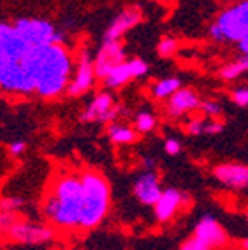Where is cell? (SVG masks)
Segmentation results:
<instances>
[{
  "instance_id": "cell-26",
  "label": "cell",
  "mask_w": 248,
  "mask_h": 250,
  "mask_svg": "<svg viewBox=\"0 0 248 250\" xmlns=\"http://www.w3.org/2000/svg\"><path fill=\"white\" fill-rule=\"evenodd\" d=\"M181 250H212L207 243H203L202 240H198L196 236L186 240V242L181 245Z\"/></svg>"
},
{
  "instance_id": "cell-12",
  "label": "cell",
  "mask_w": 248,
  "mask_h": 250,
  "mask_svg": "<svg viewBox=\"0 0 248 250\" xmlns=\"http://www.w3.org/2000/svg\"><path fill=\"white\" fill-rule=\"evenodd\" d=\"M132 193L143 205H153L155 207V203L158 202L163 193L162 186H160L158 174L153 170H146L144 174H141L132 186Z\"/></svg>"
},
{
  "instance_id": "cell-10",
  "label": "cell",
  "mask_w": 248,
  "mask_h": 250,
  "mask_svg": "<svg viewBox=\"0 0 248 250\" xmlns=\"http://www.w3.org/2000/svg\"><path fill=\"white\" fill-rule=\"evenodd\" d=\"M146 73H147V64L143 59L136 58V59H130V61H124L106 75L104 85L109 87V89H117V87L125 85L132 78H139Z\"/></svg>"
},
{
  "instance_id": "cell-34",
  "label": "cell",
  "mask_w": 248,
  "mask_h": 250,
  "mask_svg": "<svg viewBox=\"0 0 248 250\" xmlns=\"http://www.w3.org/2000/svg\"><path fill=\"white\" fill-rule=\"evenodd\" d=\"M247 212H248V210H247Z\"/></svg>"
},
{
  "instance_id": "cell-19",
  "label": "cell",
  "mask_w": 248,
  "mask_h": 250,
  "mask_svg": "<svg viewBox=\"0 0 248 250\" xmlns=\"http://www.w3.org/2000/svg\"><path fill=\"white\" fill-rule=\"evenodd\" d=\"M181 89V80L175 77L170 78H163V80H158V82L153 85V96L156 99H167L172 98L177 90Z\"/></svg>"
},
{
  "instance_id": "cell-30",
  "label": "cell",
  "mask_w": 248,
  "mask_h": 250,
  "mask_svg": "<svg viewBox=\"0 0 248 250\" xmlns=\"http://www.w3.org/2000/svg\"><path fill=\"white\" fill-rule=\"evenodd\" d=\"M26 151V143L24 141H12L11 145H9V153L12 156H20Z\"/></svg>"
},
{
  "instance_id": "cell-33",
  "label": "cell",
  "mask_w": 248,
  "mask_h": 250,
  "mask_svg": "<svg viewBox=\"0 0 248 250\" xmlns=\"http://www.w3.org/2000/svg\"><path fill=\"white\" fill-rule=\"evenodd\" d=\"M241 249H243V250H248V238L241 242Z\"/></svg>"
},
{
  "instance_id": "cell-17",
  "label": "cell",
  "mask_w": 248,
  "mask_h": 250,
  "mask_svg": "<svg viewBox=\"0 0 248 250\" xmlns=\"http://www.w3.org/2000/svg\"><path fill=\"white\" fill-rule=\"evenodd\" d=\"M202 104V99L191 89H179L168 101V113L170 117H181V115L198 109Z\"/></svg>"
},
{
  "instance_id": "cell-9",
  "label": "cell",
  "mask_w": 248,
  "mask_h": 250,
  "mask_svg": "<svg viewBox=\"0 0 248 250\" xmlns=\"http://www.w3.org/2000/svg\"><path fill=\"white\" fill-rule=\"evenodd\" d=\"M96 68H94V61L90 58L89 51H83L80 54V59H78V66L77 71H75V77L71 78V82L68 83V89L66 92L77 98V96H82L83 92L92 87L94 78H96Z\"/></svg>"
},
{
  "instance_id": "cell-4",
  "label": "cell",
  "mask_w": 248,
  "mask_h": 250,
  "mask_svg": "<svg viewBox=\"0 0 248 250\" xmlns=\"http://www.w3.org/2000/svg\"><path fill=\"white\" fill-rule=\"evenodd\" d=\"M210 35L215 40H229L240 43L248 37V0L224 11L210 28Z\"/></svg>"
},
{
  "instance_id": "cell-24",
  "label": "cell",
  "mask_w": 248,
  "mask_h": 250,
  "mask_svg": "<svg viewBox=\"0 0 248 250\" xmlns=\"http://www.w3.org/2000/svg\"><path fill=\"white\" fill-rule=\"evenodd\" d=\"M23 198L20 196H5L2 200V210H12V212H18V208L23 207Z\"/></svg>"
},
{
  "instance_id": "cell-27",
  "label": "cell",
  "mask_w": 248,
  "mask_h": 250,
  "mask_svg": "<svg viewBox=\"0 0 248 250\" xmlns=\"http://www.w3.org/2000/svg\"><path fill=\"white\" fill-rule=\"evenodd\" d=\"M163 149H165V153L170 156H175L181 153V149H183V146H181V141H177L175 137H168L167 141H165V145H163Z\"/></svg>"
},
{
  "instance_id": "cell-3",
  "label": "cell",
  "mask_w": 248,
  "mask_h": 250,
  "mask_svg": "<svg viewBox=\"0 0 248 250\" xmlns=\"http://www.w3.org/2000/svg\"><path fill=\"white\" fill-rule=\"evenodd\" d=\"M83 184V210L80 229H94L103 223L109 210V184L101 174L85 170L80 174Z\"/></svg>"
},
{
  "instance_id": "cell-2",
  "label": "cell",
  "mask_w": 248,
  "mask_h": 250,
  "mask_svg": "<svg viewBox=\"0 0 248 250\" xmlns=\"http://www.w3.org/2000/svg\"><path fill=\"white\" fill-rule=\"evenodd\" d=\"M83 210V184L82 177L64 174L54 184L43 200L42 212L52 226L59 229L80 228Z\"/></svg>"
},
{
  "instance_id": "cell-21",
  "label": "cell",
  "mask_w": 248,
  "mask_h": 250,
  "mask_svg": "<svg viewBox=\"0 0 248 250\" xmlns=\"http://www.w3.org/2000/svg\"><path fill=\"white\" fill-rule=\"evenodd\" d=\"M134 124H136L137 132L147 134V132H151V130L155 129L156 120H155V117L149 113V111H139V113L136 115V120H134Z\"/></svg>"
},
{
  "instance_id": "cell-22",
  "label": "cell",
  "mask_w": 248,
  "mask_h": 250,
  "mask_svg": "<svg viewBox=\"0 0 248 250\" xmlns=\"http://www.w3.org/2000/svg\"><path fill=\"white\" fill-rule=\"evenodd\" d=\"M177 51V40L170 39V37H165V39L160 40L158 43V54L163 56V58H170V56L175 54Z\"/></svg>"
},
{
  "instance_id": "cell-7",
  "label": "cell",
  "mask_w": 248,
  "mask_h": 250,
  "mask_svg": "<svg viewBox=\"0 0 248 250\" xmlns=\"http://www.w3.org/2000/svg\"><path fill=\"white\" fill-rule=\"evenodd\" d=\"M0 83H2V89L9 92H37L35 80L21 66V62L11 61V59H2L0 62Z\"/></svg>"
},
{
  "instance_id": "cell-1",
  "label": "cell",
  "mask_w": 248,
  "mask_h": 250,
  "mask_svg": "<svg viewBox=\"0 0 248 250\" xmlns=\"http://www.w3.org/2000/svg\"><path fill=\"white\" fill-rule=\"evenodd\" d=\"M18 62L35 80L37 94L42 98H58L68 89L71 61L61 43L31 47Z\"/></svg>"
},
{
  "instance_id": "cell-23",
  "label": "cell",
  "mask_w": 248,
  "mask_h": 250,
  "mask_svg": "<svg viewBox=\"0 0 248 250\" xmlns=\"http://www.w3.org/2000/svg\"><path fill=\"white\" fill-rule=\"evenodd\" d=\"M200 109H202L203 113H205V117H210V118H217V117H221V113H222V106L219 104V103L212 101V99L202 101V104H200Z\"/></svg>"
},
{
  "instance_id": "cell-20",
  "label": "cell",
  "mask_w": 248,
  "mask_h": 250,
  "mask_svg": "<svg viewBox=\"0 0 248 250\" xmlns=\"http://www.w3.org/2000/svg\"><path fill=\"white\" fill-rule=\"evenodd\" d=\"M245 71H248V54H243L241 58H238L236 61L229 62L221 70V77L224 80H234L240 75H243Z\"/></svg>"
},
{
  "instance_id": "cell-29",
  "label": "cell",
  "mask_w": 248,
  "mask_h": 250,
  "mask_svg": "<svg viewBox=\"0 0 248 250\" xmlns=\"http://www.w3.org/2000/svg\"><path fill=\"white\" fill-rule=\"evenodd\" d=\"M187 134H191V136L205 134V122H203L202 118H193V120L187 124Z\"/></svg>"
},
{
  "instance_id": "cell-8",
  "label": "cell",
  "mask_w": 248,
  "mask_h": 250,
  "mask_svg": "<svg viewBox=\"0 0 248 250\" xmlns=\"http://www.w3.org/2000/svg\"><path fill=\"white\" fill-rule=\"evenodd\" d=\"M125 111L122 106L113 104L111 94L101 92L90 101V104L83 109L82 113V122H99V124H111L118 115Z\"/></svg>"
},
{
  "instance_id": "cell-11",
  "label": "cell",
  "mask_w": 248,
  "mask_h": 250,
  "mask_svg": "<svg viewBox=\"0 0 248 250\" xmlns=\"http://www.w3.org/2000/svg\"><path fill=\"white\" fill-rule=\"evenodd\" d=\"M125 61V49L118 40H111V42H104L103 47L97 52L96 59H94V68H96L97 77L104 78L109 71L115 66H118L120 62Z\"/></svg>"
},
{
  "instance_id": "cell-6",
  "label": "cell",
  "mask_w": 248,
  "mask_h": 250,
  "mask_svg": "<svg viewBox=\"0 0 248 250\" xmlns=\"http://www.w3.org/2000/svg\"><path fill=\"white\" fill-rule=\"evenodd\" d=\"M5 234L11 242L21 243V245H42L54 240V229L51 226L31 223L24 219H18Z\"/></svg>"
},
{
  "instance_id": "cell-16",
  "label": "cell",
  "mask_w": 248,
  "mask_h": 250,
  "mask_svg": "<svg viewBox=\"0 0 248 250\" xmlns=\"http://www.w3.org/2000/svg\"><path fill=\"white\" fill-rule=\"evenodd\" d=\"M141 11L136 7L127 9V11L120 12L115 20L109 23V26L104 31V42H111V40H118L122 35H125L130 28H134L141 21Z\"/></svg>"
},
{
  "instance_id": "cell-13",
  "label": "cell",
  "mask_w": 248,
  "mask_h": 250,
  "mask_svg": "<svg viewBox=\"0 0 248 250\" xmlns=\"http://www.w3.org/2000/svg\"><path fill=\"white\" fill-rule=\"evenodd\" d=\"M213 177L229 189H247L248 188V165L221 164L213 167Z\"/></svg>"
},
{
  "instance_id": "cell-18",
  "label": "cell",
  "mask_w": 248,
  "mask_h": 250,
  "mask_svg": "<svg viewBox=\"0 0 248 250\" xmlns=\"http://www.w3.org/2000/svg\"><path fill=\"white\" fill-rule=\"evenodd\" d=\"M108 136L115 145H132L137 137V130L130 129L125 124L111 122L108 124Z\"/></svg>"
},
{
  "instance_id": "cell-31",
  "label": "cell",
  "mask_w": 248,
  "mask_h": 250,
  "mask_svg": "<svg viewBox=\"0 0 248 250\" xmlns=\"http://www.w3.org/2000/svg\"><path fill=\"white\" fill-rule=\"evenodd\" d=\"M224 130V125L221 122H212V124H205V134L210 136H215V134H221Z\"/></svg>"
},
{
  "instance_id": "cell-14",
  "label": "cell",
  "mask_w": 248,
  "mask_h": 250,
  "mask_svg": "<svg viewBox=\"0 0 248 250\" xmlns=\"http://www.w3.org/2000/svg\"><path fill=\"white\" fill-rule=\"evenodd\" d=\"M194 236L198 240H202L203 243H207L210 249H217L227 242V234H226L224 228L212 215H205L198 221L196 228H194Z\"/></svg>"
},
{
  "instance_id": "cell-15",
  "label": "cell",
  "mask_w": 248,
  "mask_h": 250,
  "mask_svg": "<svg viewBox=\"0 0 248 250\" xmlns=\"http://www.w3.org/2000/svg\"><path fill=\"white\" fill-rule=\"evenodd\" d=\"M189 200V196L184 195L183 191H179L175 188H167L163 189L160 200L155 203V215L160 223H167L177 214V210L181 208L183 203H186Z\"/></svg>"
},
{
  "instance_id": "cell-5",
  "label": "cell",
  "mask_w": 248,
  "mask_h": 250,
  "mask_svg": "<svg viewBox=\"0 0 248 250\" xmlns=\"http://www.w3.org/2000/svg\"><path fill=\"white\" fill-rule=\"evenodd\" d=\"M16 31L26 40L30 45H49V43H62L64 35L56 30L51 23L43 20H31V18H21L12 23Z\"/></svg>"
},
{
  "instance_id": "cell-28",
  "label": "cell",
  "mask_w": 248,
  "mask_h": 250,
  "mask_svg": "<svg viewBox=\"0 0 248 250\" xmlns=\"http://www.w3.org/2000/svg\"><path fill=\"white\" fill-rule=\"evenodd\" d=\"M233 101L238 106H248V87H238L233 90Z\"/></svg>"
},
{
  "instance_id": "cell-32",
  "label": "cell",
  "mask_w": 248,
  "mask_h": 250,
  "mask_svg": "<svg viewBox=\"0 0 248 250\" xmlns=\"http://www.w3.org/2000/svg\"><path fill=\"white\" fill-rule=\"evenodd\" d=\"M240 51L243 52V54H248V37L240 42Z\"/></svg>"
},
{
  "instance_id": "cell-25",
  "label": "cell",
  "mask_w": 248,
  "mask_h": 250,
  "mask_svg": "<svg viewBox=\"0 0 248 250\" xmlns=\"http://www.w3.org/2000/svg\"><path fill=\"white\" fill-rule=\"evenodd\" d=\"M16 221H18V215H16V212L2 210V215H0V224H2V231H4V233H7L9 228H11Z\"/></svg>"
}]
</instances>
